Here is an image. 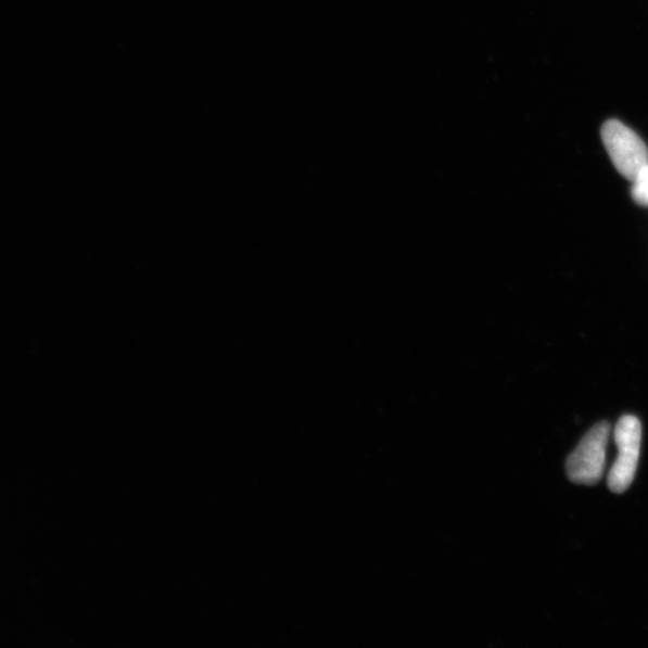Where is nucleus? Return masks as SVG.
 Wrapping results in <instances>:
<instances>
[{"mask_svg": "<svg viewBox=\"0 0 648 648\" xmlns=\"http://www.w3.org/2000/svg\"><path fill=\"white\" fill-rule=\"evenodd\" d=\"M610 425L601 422L590 429L566 463L568 479L576 484L596 485L605 473Z\"/></svg>", "mask_w": 648, "mask_h": 648, "instance_id": "obj_1", "label": "nucleus"}, {"mask_svg": "<svg viewBox=\"0 0 648 648\" xmlns=\"http://www.w3.org/2000/svg\"><path fill=\"white\" fill-rule=\"evenodd\" d=\"M602 142L619 173L631 180L648 164V150L639 135L619 120H609L601 129Z\"/></svg>", "mask_w": 648, "mask_h": 648, "instance_id": "obj_2", "label": "nucleus"}, {"mask_svg": "<svg viewBox=\"0 0 648 648\" xmlns=\"http://www.w3.org/2000/svg\"><path fill=\"white\" fill-rule=\"evenodd\" d=\"M643 428L634 416H623L613 432L619 456L609 474L610 491L622 494L632 485L638 469Z\"/></svg>", "mask_w": 648, "mask_h": 648, "instance_id": "obj_3", "label": "nucleus"}, {"mask_svg": "<svg viewBox=\"0 0 648 648\" xmlns=\"http://www.w3.org/2000/svg\"><path fill=\"white\" fill-rule=\"evenodd\" d=\"M633 183V199L641 206H648V164L635 177Z\"/></svg>", "mask_w": 648, "mask_h": 648, "instance_id": "obj_4", "label": "nucleus"}]
</instances>
